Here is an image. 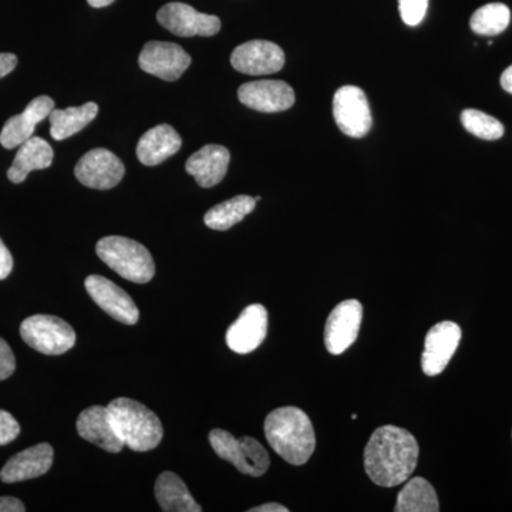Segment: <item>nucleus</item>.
Returning <instances> with one entry per match:
<instances>
[{
    "instance_id": "1",
    "label": "nucleus",
    "mask_w": 512,
    "mask_h": 512,
    "mask_svg": "<svg viewBox=\"0 0 512 512\" xmlns=\"http://www.w3.org/2000/svg\"><path fill=\"white\" fill-rule=\"evenodd\" d=\"M420 448L409 431L397 426H383L373 431L365 448L367 476L380 487L406 483L419 461Z\"/></svg>"
},
{
    "instance_id": "2",
    "label": "nucleus",
    "mask_w": 512,
    "mask_h": 512,
    "mask_svg": "<svg viewBox=\"0 0 512 512\" xmlns=\"http://www.w3.org/2000/svg\"><path fill=\"white\" fill-rule=\"evenodd\" d=\"M265 436L278 456L293 466L308 463L316 448L315 430L308 414L298 407L276 409L265 420Z\"/></svg>"
},
{
    "instance_id": "3",
    "label": "nucleus",
    "mask_w": 512,
    "mask_h": 512,
    "mask_svg": "<svg viewBox=\"0 0 512 512\" xmlns=\"http://www.w3.org/2000/svg\"><path fill=\"white\" fill-rule=\"evenodd\" d=\"M117 433L131 450H154L164 436L163 424L156 413L136 400L120 397L109 404Z\"/></svg>"
},
{
    "instance_id": "4",
    "label": "nucleus",
    "mask_w": 512,
    "mask_h": 512,
    "mask_svg": "<svg viewBox=\"0 0 512 512\" xmlns=\"http://www.w3.org/2000/svg\"><path fill=\"white\" fill-rule=\"evenodd\" d=\"M96 252L104 264L127 281L147 284L156 275V264L150 251L134 239L101 238Z\"/></svg>"
},
{
    "instance_id": "5",
    "label": "nucleus",
    "mask_w": 512,
    "mask_h": 512,
    "mask_svg": "<svg viewBox=\"0 0 512 512\" xmlns=\"http://www.w3.org/2000/svg\"><path fill=\"white\" fill-rule=\"evenodd\" d=\"M210 443L215 454L237 467L239 473L261 477L271 466L268 451L254 437L237 439L227 430L215 429L210 433Z\"/></svg>"
},
{
    "instance_id": "6",
    "label": "nucleus",
    "mask_w": 512,
    "mask_h": 512,
    "mask_svg": "<svg viewBox=\"0 0 512 512\" xmlns=\"http://www.w3.org/2000/svg\"><path fill=\"white\" fill-rule=\"evenodd\" d=\"M20 336L30 348L47 356L69 352L76 343V332L66 320L50 315H35L23 320Z\"/></svg>"
},
{
    "instance_id": "7",
    "label": "nucleus",
    "mask_w": 512,
    "mask_h": 512,
    "mask_svg": "<svg viewBox=\"0 0 512 512\" xmlns=\"http://www.w3.org/2000/svg\"><path fill=\"white\" fill-rule=\"evenodd\" d=\"M333 117L343 134L362 138L372 128V111L365 92L356 86L340 87L333 97Z\"/></svg>"
},
{
    "instance_id": "8",
    "label": "nucleus",
    "mask_w": 512,
    "mask_h": 512,
    "mask_svg": "<svg viewBox=\"0 0 512 512\" xmlns=\"http://www.w3.org/2000/svg\"><path fill=\"white\" fill-rule=\"evenodd\" d=\"M126 174L123 161L106 148H94L84 154L74 168V175L87 188L111 190L121 183Z\"/></svg>"
},
{
    "instance_id": "9",
    "label": "nucleus",
    "mask_w": 512,
    "mask_h": 512,
    "mask_svg": "<svg viewBox=\"0 0 512 512\" xmlns=\"http://www.w3.org/2000/svg\"><path fill=\"white\" fill-rule=\"evenodd\" d=\"M157 20L164 29L175 36L210 37L221 30V20L217 16L205 15L187 5V3L171 2L157 12Z\"/></svg>"
},
{
    "instance_id": "10",
    "label": "nucleus",
    "mask_w": 512,
    "mask_h": 512,
    "mask_svg": "<svg viewBox=\"0 0 512 512\" xmlns=\"http://www.w3.org/2000/svg\"><path fill=\"white\" fill-rule=\"evenodd\" d=\"M192 62L183 47L171 42H148L138 56V66L143 72L153 74L165 82H175Z\"/></svg>"
},
{
    "instance_id": "11",
    "label": "nucleus",
    "mask_w": 512,
    "mask_h": 512,
    "mask_svg": "<svg viewBox=\"0 0 512 512\" xmlns=\"http://www.w3.org/2000/svg\"><path fill=\"white\" fill-rule=\"evenodd\" d=\"M362 319L363 306L356 299L340 302L330 312L325 326V346L330 355H342L356 342Z\"/></svg>"
},
{
    "instance_id": "12",
    "label": "nucleus",
    "mask_w": 512,
    "mask_h": 512,
    "mask_svg": "<svg viewBox=\"0 0 512 512\" xmlns=\"http://www.w3.org/2000/svg\"><path fill=\"white\" fill-rule=\"evenodd\" d=\"M86 291L90 298L103 309L111 318L119 320L124 325H136L140 312L130 295L111 282L110 279L100 275L87 276Z\"/></svg>"
},
{
    "instance_id": "13",
    "label": "nucleus",
    "mask_w": 512,
    "mask_h": 512,
    "mask_svg": "<svg viewBox=\"0 0 512 512\" xmlns=\"http://www.w3.org/2000/svg\"><path fill=\"white\" fill-rule=\"evenodd\" d=\"M231 64L239 73L264 76L278 73L285 66V53L268 40H251L232 52Z\"/></svg>"
},
{
    "instance_id": "14",
    "label": "nucleus",
    "mask_w": 512,
    "mask_h": 512,
    "mask_svg": "<svg viewBox=\"0 0 512 512\" xmlns=\"http://www.w3.org/2000/svg\"><path fill=\"white\" fill-rule=\"evenodd\" d=\"M461 340V329L454 322H440L429 330L421 356V369L427 376H437L446 369Z\"/></svg>"
},
{
    "instance_id": "15",
    "label": "nucleus",
    "mask_w": 512,
    "mask_h": 512,
    "mask_svg": "<svg viewBox=\"0 0 512 512\" xmlns=\"http://www.w3.org/2000/svg\"><path fill=\"white\" fill-rule=\"evenodd\" d=\"M268 333V311L261 303L249 305L227 330V345L232 352L248 355L264 343Z\"/></svg>"
},
{
    "instance_id": "16",
    "label": "nucleus",
    "mask_w": 512,
    "mask_h": 512,
    "mask_svg": "<svg viewBox=\"0 0 512 512\" xmlns=\"http://www.w3.org/2000/svg\"><path fill=\"white\" fill-rule=\"evenodd\" d=\"M238 99L249 109L261 113H279L291 109L295 104V92L288 83L281 80H258L242 84Z\"/></svg>"
},
{
    "instance_id": "17",
    "label": "nucleus",
    "mask_w": 512,
    "mask_h": 512,
    "mask_svg": "<svg viewBox=\"0 0 512 512\" xmlns=\"http://www.w3.org/2000/svg\"><path fill=\"white\" fill-rule=\"evenodd\" d=\"M76 427L83 440L107 453H120L126 446L117 433L109 407L92 406L84 410L77 419Z\"/></svg>"
},
{
    "instance_id": "18",
    "label": "nucleus",
    "mask_w": 512,
    "mask_h": 512,
    "mask_svg": "<svg viewBox=\"0 0 512 512\" xmlns=\"http://www.w3.org/2000/svg\"><path fill=\"white\" fill-rule=\"evenodd\" d=\"M55 110V100L49 96H39L30 101L22 114L10 117L0 133V144L12 150L22 146L25 141L33 137L37 124L49 119L50 113Z\"/></svg>"
},
{
    "instance_id": "19",
    "label": "nucleus",
    "mask_w": 512,
    "mask_h": 512,
    "mask_svg": "<svg viewBox=\"0 0 512 512\" xmlns=\"http://www.w3.org/2000/svg\"><path fill=\"white\" fill-rule=\"evenodd\" d=\"M55 450L50 444H37L10 458L0 471V480L6 484L20 483L45 476L53 466Z\"/></svg>"
},
{
    "instance_id": "20",
    "label": "nucleus",
    "mask_w": 512,
    "mask_h": 512,
    "mask_svg": "<svg viewBox=\"0 0 512 512\" xmlns=\"http://www.w3.org/2000/svg\"><path fill=\"white\" fill-rule=\"evenodd\" d=\"M229 160H231V154L228 148L218 144H208L188 158L185 171L195 178L201 188H212L224 180Z\"/></svg>"
},
{
    "instance_id": "21",
    "label": "nucleus",
    "mask_w": 512,
    "mask_h": 512,
    "mask_svg": "<svg viewBox=\"0 0 512 512\" xmlns=\"http://www.w3.org/2000/svg\"><path fill=\"white\" fill-rule=\"evenodd\" d=\"M183 146L180 134L170 124H160L148 130L137 144V158L141 164L154 167L173 157Z\"/></svg>"
},
{
    "instance_id": "22",
    "label": "nucleus",
    "mask_w": 512,
    "mask_h": 512,
    "mask_svg": "<svg viewBox=\"0 0 512 512\" xmlns=\"http://www.w3.org/2000/svg\"><path fill=\"white\" fill-rule=\"evenodd\" d=\"M53 148L40 137H30L19 146L18 154L9 168L8 178L13 184H22L32 171L46 170L53 164Z\"/></svg>"
},
{
    "instance_id": "23",
    "label": "nucleus",
    "mask_w": 512,
    "mask_h": 512,
    "mask_svg": "<svg viewBox=\"0 0 512 512\" xmlns=\"http://www.w3.org/2000/svg\"><path fill=\"white\" fill-rule=\"evenodd\" d=\"M156 498L165 512H201L202 508L192 498L187 485L177 474L164 471L157 478Z\"/></svg>"
},
{
    "instance_id": "24",
    "label": "nucleus",
    "mask_w": 512,
    "mask_h": 512,
    "mask_svg": "<svg viewBox=\"0 0 512 512\" xmlns=\"http://www.w3.org/2000/svg\"><path fill=\"white\" fill-rule=\"evenodd\" d=\"M99 114V106L96 103H86L80 107H69L66 110H53L49 120L52 124L50 136L56 141H63L66 138L80 133L83 128L89 126Z\"/></svg>"
},
{
    "instance_id": "25",
    "label": "nucleus",
    "mask_w": 512,
    "mask_h": 512,
    "mask_svg": "<svg viewBox=\"0 0 512 512\" xmlns=\"http://www.w3.org/2000/svg\"><path fill=\"white\" fill-rule=\"evenodd\" d=\"M397 495L396 512H437L440 511L436 490L426 478L414 477L407 480Z\"/></svg>"
},
{
    "instance_id": "26",
    "label": "nucleus",
    "mask_w": 512,
    "mask_h": 512,
    "mask_svg": "<svg viewBox=\"0 0 512 512\" xmlns=\"http://www.w3.org/2000/svg\"><path fill=\"white\" fill-rule=\"evenodd\" d=\"M255 198L249 195H237L231 200L215 205L205 214L204 222L208 228L215 231H228L239 224L247 215L255 210Z\"/></svg>"
},
{
    "instance_id": "27",
    "label": "nucleus",
    "mask_w": 512,
    "mask_h": 512,
    "mask_svg": "<svg viewBox=\"0 0 512 512\" xmlns=\"http://www.w3.org/2000/svg\"><path fill=\"white\" fill-rule=\"evenodd\" d=\"M511 10L504 3H488L471 16V30L481 36H497L510 26Z\"/></svg>"
},
{
    "instance_id": "28",
    "label": "nucleus",
    "mask_w": 512,
    "mask_h": 512,
    "mask_svg": "<svg viewBox=\"0 0 512 512\" xmlns=\"http://www.w3.org/2000/svg\"><path fill=\"white\" fill-rule=\"evenodd\" d=\"M461 124L468 133L483 140L494 141L504 136L503 123L480 110H464L461 113Z\"/></svg>"
},
{
    "instance_id": "29",
    "label": "nucleus",
    "mask_w": 512,
    "mask_h": 512,
    "mask_svg": "<svg viewBox=\"0 0 512 512\" xmlns=\"http://www.w3.org/2000/svg\"><path fill=\"white\" fill-rule=\"evenodd\" d=\"M429 8V0H399L400 15L407 26H417L423 22Z\"/></svg>"
},
{
    "instance_id": "30",
    "label": "nucleus",
    "mask_w": 512,
    "mask_h": 512,
    "mask_svg": "<svg viewBox=\"0 0 512 512\" xmlns=\"http://www.w3.org/2000/svg\"><path fill=\"white\" fill-rule=\"evenodd\" d=\"M20 434V424L12 414L0 410V446L12 443L18 439Z\"/></svg>"
},
{
    "instance_id": "31",
    "label": "nucleus",
    "mask_w": 512,
    "mask_h": 512,
    "mask_svg": "<svg viewBox=\"0 0 512 512\" xmlns=\"http://www.w3.org/2000/svg\"><path fill=\"white\" fill-rule=\"evenodd\" d=\"M16 369V359L6 340L0 338V380H6Z\"/></svg>"
},
{
    "instance_id": "32",
    "label": "nucleus",
    "mask_w": 512,
    "mask_h": 512,
    "mask_svg": "<svg viewBox=\"0 0 512 512\" xmlns=\"http://www.w3.org/2000/svg\"><path fill=\"white\" fill-rule=\"evenodd\" d=\"M13 269V258L12 254L8 247L3 244L2 239H0V281L8 278L10 274H12Z\"/></svg>"
},
{
    "instance_id": "33",
    "label": "nucleus",
    "mask_w": 512,
    "mask_h": 512,
    "mask_svg": "<svg viewBox=\"0 0 512 512\" xmlns=\"http://www.w3.org/2000/svg\"><path fill=\"white\" fill-rule=\"evenodd\" d=\"M18 66V56L12 53H0V79L8 76Z\"/></svg>"
},
{
    "instance_id": "34",
    "label": "nucleus",
    "mask_w": 512,
    "mask_h": 512,
    "mask_svg": "<svg viewBox=\"0 0 512 512\" xmlns=\"http://www.w3.org/2000/svg\"><path fill=\"white\" fill-rule=\"evenodd\" d=\"M22 501L15 497H0V512H25Z\"/></svg>"
},
{
    "instance_id": "35",
    "label": "nucleus",
    "mask_w": 512,
    "mask_h": 512,
    "mask_svg": "<svg viewBox=\"0 0 512 512\" xmlns=\"http://www.w3.org/2000/svg\"><path fill=\"white\" fill-rule=\"evenodd\" d=\"M288 508L285 505L269 503L264 505H259V507L251 508L249 512H288Z\"/></svg>"
},
{
    "instance_id": "36",
    "label": "nucleus",
    "mask_w": 512,
    "mask_h": 512,
    "mask_svg": "<svg viewBox=\"0 0 512 512\" xmlns=\"http://www.w3.org/2000/svg\"><path fill=\"white\" fill-rule=\"evenodd\" d=\"M500 82L505 92L512 94V66L504 70Z\"/></svg>"
},
{
    "instance_id": "37",
    "label": "nucleus",
    "mask_w": 512,
    "mask_h": 512,
    "mask_svg": "<svg viewBox=\"0 0 512 512\" xmlns=\"http://www.w3.org/2000/svg\"><path fill=\"white\" fill-rule=\"evenodd\" d=\"M116 2V0H87V3H89L92 8L100 9V8H106V6H110L111 3Z\"/></svg>"
}]
</instances>
